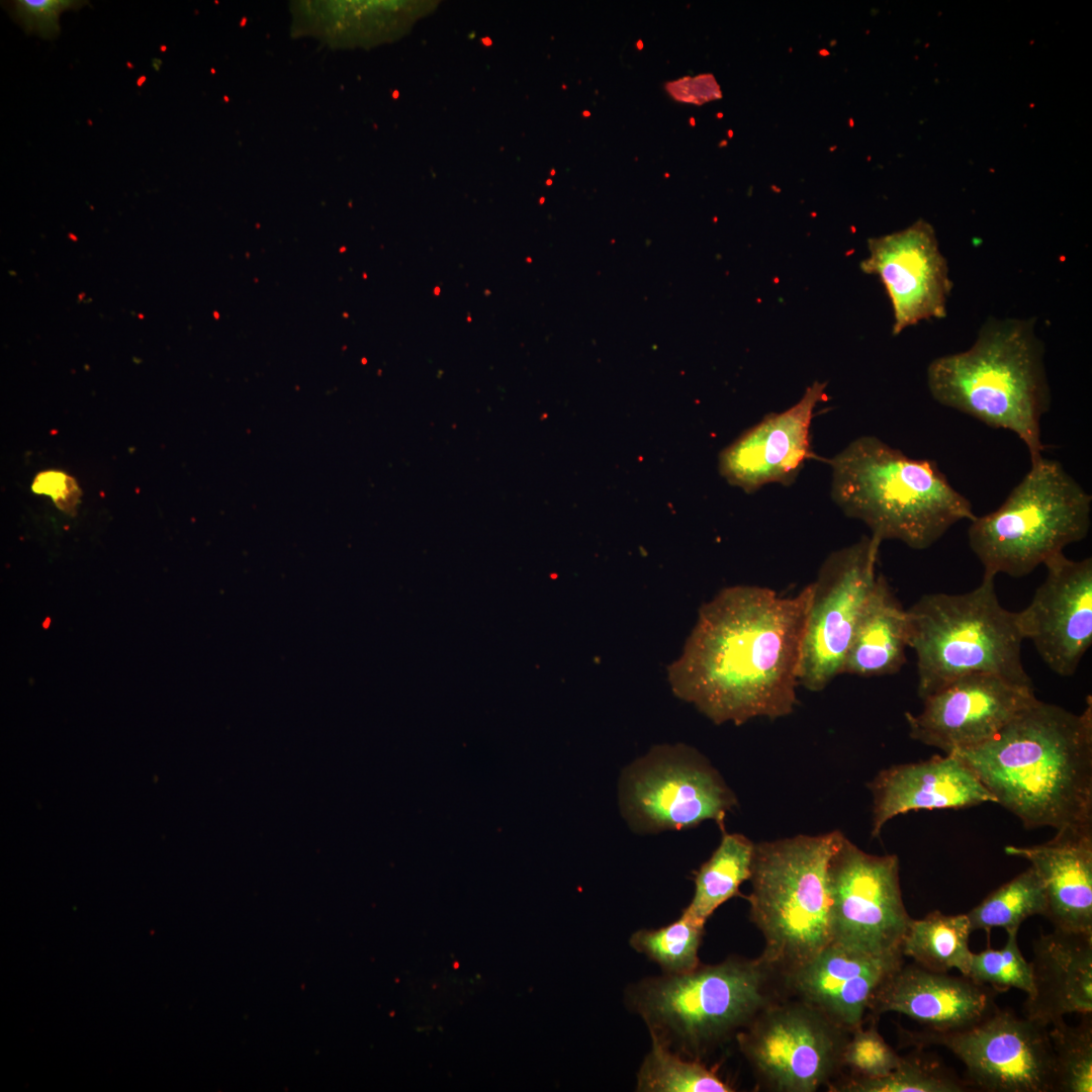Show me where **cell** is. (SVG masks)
<instances>
[{
	"label": "cell",
	"instance_id": "obj_26",
	"mask_svg": "<svg viewBox=\"0 0 1092 1092\" xmlns=\"http://www.w3.org/2000/svg\"><path fill=\"white\" fill-rule=\"evenodd\" d=\"M971 930L1003 928L1017 931L1021 923L1033 915H1046V897L1042 881L1029 867L992 893L966 913Z\"/></svg>",
	"mask_w": 1092,
	"mask_h": 1092
},
{
	"label": "cell",
	"instance_id": "obj_15",
	"mask_svg": "<svg viewBox=\"0 0 1092 1092\" xmlns=\"http://www.w3.org/2000/svg\"><path fill=\"white\" fill-rule=\"evenodd\" d=\"M860 270L877 275L891 301L893 335L921 321L946 315L952 284L932 225L918 219L908 228L868 240Z\"/></svg>",
	"mask_w": 1092,
	"mask_h": 1092
},
{
	"label": "cell",
	"instance_id": "obj_10",
	"mask_svg": "<svg viewBox=\"0 0 1092 1092\" xmlns=\"http://www.w3.org/2000/svg\"><path fill=\"white\" fill-rule=\"evenodd\" d=\"M850 1032L802 1000L764 1007L736 1033L758 1081L780 1092H814L840 1071Z\"/></svg>",
	"mask_w": 1092,
	"mask_h": 1092
},
{
	"label": "cell",
	"instance_id": "obj_18",
	"mask_svg": "<svg viewBox=\"0 0 1092 1092\" xmlns=\"http://www.w3.org/2000/svg\"><path fill=\"white\" fill-rule=\"evenodd\" d=\"M903 963L901 951L874 953L830 941L783 979L797 999L852 1032L862 1026L878 989Z\"/></svg>",
	"mask_w": 1092,
	"mask_h": 1092
},
{
	"label": "cell",
	"instance_id": "obj_20",
	"mask_svg": "<svg viewBox=\"0 0 1092 1092\" xmlns=\"http://www.w3.org/2000/svg\"><path fill=\"white\" fill-rule=\"evenodd\" d=\"M873 794L872 836L897 815L911 811L960 809L996 803L969 764L958 754L892 765L869 784Z\"/></svg>",
	"mask_w": 1092,
	"mask_h": 1092
},
{
	"label": "cell",
	"instance_id": "obj_5",
	"mask_svg": "<svg viewBox=\"0 0 1092 1092\" xmlns=\"http://www.w3.org/2000/svg\"><path fill=\"white\" fill-rule=\"evenodd\" d=\"M776 976L760 957H731L680 975L646 977L626 988L624 1001L651 1039L701 1060L777 1000Z\"/></svg>",
	"mask_w": 1092,
	"mask_h": 1092
},
{
	"label": "cell",
	"instance_id": "obj_1",
	"mask_svg": "<svg viewBox=\"0 0 1092 1092\" xmlns=\"http://www.w3.org/2000/svg\"><path fill=\"white\" fill-rule=\"evenodd\" d=\"M812 595V582L791 597L757 585L720 590L668 667L673 694L715 724L790 715Z\"/></svg>",
	"mask_w": 1092,
	"mask_h": 1092
},
{
	"label": "cell",
	"instance_id": "obj_36",
	"mask_svg": "<svg viewBox=\"0 0 1092 1092\" xmlns=\"http://www.w3.org/2000/svg\"><path fill=\"white\" fill-rule=\"evenodd\" d=\"M146 80H147L146 76H141L136 81L138 86L141 87L145 83Z\"/></svg>",
	"mask_w": 1092,
	"mask_h": 1092
},
{
	"label": "cell",
	"instance_id": "obj_34",
	"mask_svg": "<svg viewBox=\"0 0 1092 1092\" xmlns=\"http://www.w3.org/2000/svg\"><path fill=\"white\" fill-rule=\"evenodd\" d=\"M35 493L50 495L55 504L66 512L77 505L78 485L69 475L60 471H47L38 474L32 484Z\"/></svg>",
	"mask_w": 1092,
	"mask_h": 1092
},
{
	"label": "cell",
	"instance_id": "obj_11",
	"mask_svg": "<svg viewBox=\"0 0 1092 1092\" xmlns=\"http://www.w3.org/2000/svg\"><path fill=\"white\" fill-rule=\"evenodd\" d=\"M915 1048L940 1045L966 1068L971 1088L987 1092H1054L1049 1026L996 1007L957 1030L907 1032Z\"/></svg>",
	"mask_w": 1092,
	"mask_h": 1092
},
{
	"label": "cell",
	"instance_id": "obj_38",
	"mask_svg": "<svg viewBox=\"0 0 1092 1092\" xmlns=\"http://www.w3.org/2000/svg\"><path fill=\"white\" fill-rule=\"evenodd\" d=\"M583 115H584V116H589V115H590V112H588V111H584V112H583Z\"/></svg>",
	"mask_w": 1092,
	"mask_h": 1092
},
{
	"label": "cell",
	"instance_id": "obj_3",
	"mask_svg": "<svg viewBox=\"0 0 1092 1092\" xmlns=\"http://www.w3.org/2000/svg\"><path fill=\"white\" fill-rule=\"evenodd\" d=\"M1043 355L1033 321L991 318L970 349L930 362L927 386L940 404L1014 433L1032 461L1042 455L1040 421L1051 405Z\"/></svg>",
	"mask_w": 1092,
	"mask_h": 1092
},
{
	"label": "cell",
	"instance_id": "obj_22",
	"mask_svg": "<svg viewBox=\"0 0 1092 1092\" xmlns=\"http://www.w3.org/2000/svg\"><path fill=\"white\" fill-rule=\"evenodd\" d=\"M1028 860L1046 897L1045 917L1055 928L1092 932V830L1057 832L1048 842L1005 847Z\"/></svg>",
	"mask_w": 1092,
	"mask_h": 1092
},
{
	"label": "cell",
	"instance_id": "obj_4",
	"mask_svg": "<svg viewBox=\"0 0 1092 1092\" xmlns=\"http://www.w3.org/2000/svg\"><path fill=\"white\" fill-rule=\"evenodd\" d=\"M827 462L833 502L880 541L927 549L956 523L976 517L935 461L908 457L875 436L856 438Z\"/></svg>",
	"mask_w": 1092,
	"mask_h": 1092
},
{
	"label": "cell",
	"instance_id": "obj_2",
	"mask_svg": "<svg viewBox=\"0 0 1092 1092\" xmlns=\"http://www.w3.org/2000/svg\"><path fill=\"white\" fill-rule=\"evenodd\" d=\"M1028 829L1092 830V700L1082 713L1036 700L958 753Z\"/></svg>",
	"mask_w": 1092,
	"mask_h": 1092
},
{
	"label": "cell",
	"instance_id": "obj_17",
	"mask_svg": "<svg viewBox=\"0 0 1092 1092\" xmlns=\"http://www.w3.org/2000/svg\"><path fill=\"white\" fill-rule=\"evenodd\" d=\"M827 383L814 381L794 405L769 413L745 430L719 455V471L747 493L769 483L791 485L814 457L811 423L816 405L827 398Z\"/></svg>",
	"mask_w": 1092,
	"mask_h": 1092
},
{
	"label": "cell",
	"instance_id": "obj_9",
	"mask_svg": "<svg viewBox=\"0 0 1092 1092\" xmlns=\"http://www.w3.org/2000/svg\"><path fill=\"white\" fill-rule=\"evenodd\" d=\"M621 813L632 830H684L713 820L724 830L737 799L721 775L697 749L655 745L627 765L620 777Z\"/></svg>",
	"mask_w": 1092,
	"mask_h": 1092
},
{
	"label": "cell",
	"instance_id": "obj_29",
	"mask_svg": "<svg viewBox=\"0 0 1092 1092\" xmlns=\"http://www.w3.org/2000/svg\"><path fill=\"white\" fill-rule=\"evenodd\" d=\"M705 924L682 911L675 921L665 926L633 932L629 944L655 963L662 974L689 973L701 965L699 948Z\"/></svg>",
	"mask_w": 1092,
	"mask_h": 1092
},
{
	"label": "cell",
	"instance_id": "obj_21",
	"mask_svg": "<svg viewBox=\"0 0 1092 1092\" xmlns=\"http://www.w3.org/2000/svg\"><path fill=\"white\" fill-rule=\"evenodd\" d=\"M1033 992L1023 1016L1050 1026L1067 1014H1092V932L1055 928L1032 942Z\"/></svg>",
	"mask_w": 1092,
	"mask_h": 1092
},
{
	"label": "cell",
	"instance_id": "obj_39",
	"mask_svg": "<svg viewBox=\"0 0 1092 1092\" xmlns=\"http://www.w3.org/2000/svg\"><path fill=\"white\" fill-rule=\"evenodd\" d=\"M691 122H692V124L694 125V119H693V118H691Z\"/></svg>",
	"mask_w": 1092,
	"mask_h": 1092
},
{
	"label": "cell",
	"instance_id": "obj_16",
	"mask_svg": "<svg viewBox=\"0 0 1092 1092\" xmlns=\"http://www.w3.org/2000/svg\"><path fill=\"white\" fill-rule=\"evenodd\" d=\"M1043 565L1046 576L1031 603L1016 612L1017 623L1046 665L1070 676L1092 643V559L1061 553Z\"/></svg>",
	"mask_w": 1092,
	"mask_h": 1092
},
{
	"label": "cell",
	"instance_id": "obj_28",
	"mask_svg": "<svg viewBox=\"0 0 1092 1092\" xmlns=\"http://www.w3.org/2000/svg\"><path fill=\"white\" fill-rule=\"evenodd\" d=\"M639 1092H731V1085L700 1060L686 1058L651 1039L636 1079Z\"/></svg>",
	"mask_w": 1092,
	"mask_h": 1092
},
{
	"label": "cell",
	"instance_id": "obj_7",
	"mask_svg": "<svg viewBox=\"0 0 1092 1092\" xmlns=\"http://www.w3.org/2000/svg\"><path fill=\"white\" fill-rule=\"evenodd\" d=\"M995 576L960 595L928 594L907 610L920 699L970 673H994L1032 686L1021 659L1016 613L1003 608Z\"/></svg>",
	"mask_w": 1092,
	"mask_h": 1092
},
{
	"label": "cell",
	"instance_id": "obj_33",
	"mask_svg": "<svg viewBox=\"0 0 1092 1092\" xmlns=\"http://www.w3.org/2000/svg\"><path fill=\"white\" fill-rule=\"evenodd\" d=\"M9 13L27 34L35 33L53 39L61 32L60 16L66 10H78L87 1L76 0H14L9 2Z\"/></svg>",
	"mask_w": 1092,
	"mask_h": 1092
},
{
	"label": "cell",
	"instance_id": "obj_27",
	"mask_svg": "<svg viewBox=\"0 0 1092 1092\" xmlns=\"http://www.w3.org/2000/svg\"><path fill=\"white\" fill-rule=\"evenodd\" d=\"M830 1090L843 1092H966L971 1086L933 1054L915 1051L902 1057L898 1066L880 1078L850 1076Z\"/></svg>",
	"mask_w": 1092,
	"mask_h": 1092
},
{
	"label": "cell",
	"instance_id": "obj_25",
	"mask_svg": "<svg viewBox=\"0 0 1092 1092\" xmlns=\"http://www.w3.org/2000/svg\"><path fill=\"white\" fill-rule=\"evenodd\" d=\"M722 832L718 847L696 873L694 896L682 910L705 923L750 878L754 843L742 834Z\"/></svg>",
	"mask_w": 1092,
	"mask_h": 1092
},
{
	"label": "cell",
	"instance_id": "obj_30",
	"mask_svg": "<svg viewBox=\"0 0 1092 1092\" xmlns=\"http://www.w3.org/2000/svg\"><path fill=\"white\" fill-rule=\"evenodd\" d=\"M1054 1054V1092L1092 1091V1017L1082 1014L1079 1024L1064 1019L1050 1025Z\"/></svg>",
	"mask_w": 1092,
	"mask_h": 1092
},
{
	"label": "cell",
	"instance_id": "obj_35",
	"mask_svg": "<svg viewBox=\"0 0 1092 1092\" xmlns=\"http://www.w3.org/2000/svg\"><path fill=\"white\" fill-rule=\"evenodd\" d=\"M161 64H162L161 60H157V59L153 60V66H154L156 71L159 70Z\"/></svg>",
	"mask_w": 1092,
	"mask_h": 1092
},
{
	"label": "cell",
	"instance_id": "obj_31",
	"mask_svg": "<svg viewBox=\"0 0 1092 1092\" xmlns=\"http://www.w3.org/2000/svg\"><path fill=\"white\" fill-rule=\"evenodd\" d=\"M967 977L991 987L997 993L1012 988L1024 992L1026 996L1033 992L1031 967L1020 951L1017 931L1007 932L1002 948L973 952Z\"/></svg>",
	"mask_w": 1092,
	"mask_h": 1092
},
{
	"label": "cell",
	"instance_id": "obj_37",
	"mask_svg": "<svg viewBox=\"0 0 1092 1092\" xmlns=\"http://www.w3.org/2000/svg\"><path fill=\"white\" fill-rule=\"evenodd\" d=\"M642 48H643L642 40L637 41V49L641 50Z\"/></svg>",
	"mask_w": 1092,
	"mask_h": 1092
},
{
	"label": "cell",
	"instance_id": "obj_24",
	"mask_svg": "<svg viewBox=\"0 0 1092 1092\" xmlns=\"http://www.w3.org/2000/svg\"><path fill=\"white\" fill-rule=\"evenodd\" d=\"M972 932L967 914L946 915L934 910L921 919H911L901 951L924 969L958 970L967 977L973 953L969 946Z\"/></svg>",
	"mask_w": 1092,
	"mask_h": 1092
},
{
	"label": "cell",
	"instance_id": "obj_32",
	"mask_svg": "<svg viewBox=\"0 0 1092 1092\" xmlns=\"http://www.w3.org/2000/svg\"><path fill=\"white\" fill-rule=\"evenodd\" d=\"M899 1056L875 1027L862 1026L850 1032L842 1053V1066L851 1076L880 1078L891 1073L900 1063Z\"/></svg>",
	"mask_w": 1092,
	"mask_h": 1092
},
{
	"label": "cell",
	"instance_id": "obj_12",
	"mask_svg": "<svg viewBox=\"0 0 1092 1092\" xmlns=\"http://www.w3.org/2000/svg\"><path fill=\"white\" fill-rule=\"evenodd\" d=\"M882 541L862 536L831 552L812 582L799 684L824 690L837 675L848 651L861 610L876 583Z\"/></svg>",
	"mask_w": 1092,
	"mask_h": 1092
},
{
	"label": "cell",
	"instance_id": "obj_14",
	"mask_svg": "<svg viewBox=\"0 0 1092 1092\" xmlns=\"http://www.w3.org/2000/svg\"><path fill=\"white\" fill-rule=\"evenodd\" d=\"M1036 700L1032 686L970 673L924 698L922 711L905 718L912 739L950 754L987 741Z\"/></svg>",
	"mask_w": 1092,
	"mask_h": 1092
},
{
	"label": "cell",
	"instance_id": "obj_23",
	"mask_svg": "<svg viewBox=\"0 0 1092 1092\" xmlns=\"http://www.w3.org/2000/svg\"><path fill=\"white\" fill-rule=\"evenodd\" d=\"M910 621L884 575L861 610L842 666V673L871 677L894 674L906 661Z\"/></svg>",
	"mask_w": 1092,
	"mask_h": 1092
},
{
	"label": "cell",
	"instance_id": "obj_19",
	"mask_svg": "<svg viewBox=\"0 0 1092 1092\" xmlns=\"http://www.w3.org/2000/svg\"><path fill=\"white\" fill-rule=\"evenodd\" d=\"M998 993L966 976L933 972L903 963L875 994L869 1011L874 1016L897 1012L933 1031L968 1027L990 1014Z\"/></svg>",
	"mask_w": 1092,
	"mask_h": 1092
},
{
	"label": "cell",
	"instance_id": "obj_6",
	"mask_svg": "<svg viewBox=\"0 0 1092 1092\" xmlns=\"http://www.w3.org/2000/svg\"><path fill=\"white\" fill-rule=\"evenodd\" d=\"M843 834L797 835L754 844L749 917L760 958L782 978L831 941L829 860Z\"/></svg>",
	"mask_w": 1092,
	"mask_h": 1092
},
{
	"label": "cell",
	"instance_id": "obj_13",
	"mask_svg": "<svg viewBox=\"0 0 1092 1092\" xmlns=\"http://www.w3.org/2000/svg\"><path fill=\"white\" fill-rule=\"evenodd\" d=\"M828 882L831 941L874 953L901 951L912 918L897 855L867 853L843 835L829 860Z\"/></svg>",
	"mask_w": 1092,
	"mask_h": 1092
},
{
	"label": "cell",
	"instance_id": "obj_8",
	"mask_svg": "<svg viewBox=\"0 0 1092 1092\" xmlns=\"http://www.w3.org/2000/svg\"><path fill=\"white\" fill-rule=\"evenodd\" d=\"M995 511L968 529L984 574L1021 577L1083 540L1091 524V495L1057 460L1042 455Z\"/></svg>",
	"mask_w": 1092,
	"mask_h": 1092
}]
</instances>
